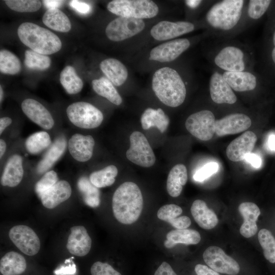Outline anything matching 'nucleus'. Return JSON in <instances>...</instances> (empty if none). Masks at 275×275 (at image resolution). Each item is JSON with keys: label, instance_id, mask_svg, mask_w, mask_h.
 <instances>
[{"label": "nucleus", "instance_id": "5", "mask_svg": "<svg viewBox=\"0 0 275 275\" xmlns=\"http://www.w3.org/2000/svg\"><path fill=\"white\" fill-rule=\"evenodd\" d=\"M107 9L119 17L140 19L154 17L159 12L157 5L150 0H114Z\"/></svg>", "mask_w": 275, "mask_h": 275}, {"label": "nucleus", "instance_id": "54", "mask_svg": "<svg viewBox=\"0 0 275 275\" xmlns=\"http://www.w3.org/2000/svg\"><path fill=\"white\" fill-rule=\"evenodd\" d=\"M268 146L270 150L275 151V134H271L268 139Z\"/></svg>", "mask_w": 275, "mask_h": 275}, {"label": "nucleus", "instance_id": "38", "mask_svg": "<svg viewBox=\"0 0 275 275\" xmlns=\"http://www.w3.org/2000/svg\"><path fill=\"white\" fill-rule=\"evenodd\" d=\"M51 143L48 133L45 131H39L31 134L25 141V147L31 154H37L47 148Z\"/></svg>", "mask_w": 275, "mask_h": 275}, {"label": "nucleus", "instance_id": "18", "mask_svg": "<svg viewBox=\"0 0 275 275\" xmlns=\"http://www.w3.org/2000/svg\"><path fill=\"white\" fill-rule=\"evenodd\" d=\"M24 114L33 122L45 129H50L54 125V120L49 112L37 100L28 98L21 103Z\"/></svg>", "mask_w": 275, "mask_h": 275}, {"label": "nucleus", "instance_id": "35", "mask_svg": "<svg viewBox=\"0 0 275 275\" xmlns=\"http://www.w3.org/2000/svg\"><path fill=\"white\" fill-rule=\"evenodd\" d=\"M60 81L66 92L69 94L80 92L84 86L82 80L71 66L65 67L61 71Z\"/></svg>", "mask_w": 275, "mask_h": 275}, {"label": "nucleus", "instance_id": "42", "mask_svg": "<svg viewBox=\"0 0 275 275\" xmlns=\"http://www.w3.org/2000/svg\"><path fill=\"white\" fill-rule=\"evenodd\" d=\"M7 6L11 10L19 12H33L40 9L41 3L36 0H7Z\"/></svg>", "mask_w": 275, "mask_h": 275}, {"label": "nucleus", "instance_id": "13", "mask_svg": "<svg viewBox=\"0 0 275 275\" xmlns=\"http://www.w3.org/2000/svg\"><path fill=\"white\" fill-rule=\"evenodd\" d=\"M214 62L218 67L227 72H241L245 69L244 53L234 46L223 47L215 56Z\"/></svg>", "mask_w": 275, "mask_h": 275}, {"label": "nucleus", "instance_id": "8", "mask_svg": "<svg viewBox=\"0 0 275 275\" xmlns=\"http://www.w3.org/2000/svg\"><path fill=\"white\" fill-rule=\"evenodd\" d=\"M215 119L213 113L202 110L190 115L185 121L187 131L197 139L207 141L215 132Z\"/></svg>", "mask_w": 275, "mask_h": 275}, {"label": "nucleus", "instance_id": "4", "mask_svg": "<svg viewBox=\"0 0 275 275\" xmlns=\"http://www.w3.org/2000/svg\"><path fill=\"white\" fill-rule=\"evenodd\" d=\"M244 1L224 0L215 3L208 10L206 19L213 28L229 31L239 22Z\"/></svg>", "mask_w": 275, "mask_h": 275}, {"label": "nucleus", "instance_id": "17", "mask_svg": "<svg viewBox=\"0 0 275 275\" xmlns=\"http://www.w3.org/2000/svg\"><path fill=\"white\" fill-rule=\"evenodd\" d=\"M209 90L211 99L216 103L232 104L237 101L233 90L218 72H214L210 76Z\"/></svg>", "mask_w": 275, "mask_h": 275}, {"label": "nucleus", "instance_id": "12", "mask_svg": "<svg viewBox=\"0 0 275 275\" xmlns=\"http://www.w3.org/2000/svg\"><path fill=\"white\" fill-rule=\"evenodd\" d=\"M190 45V41L186 38L164 42L151 49L149 59L162 63L173 61L186 51Z\"/></svg>", "mask_w": 275, "mask_h": 275}, {"label": "nucleus", "instance_id": "7", "mask_svg": "<svg viewBox=\"0 0 275 275\" xmlns=\"http://www.w3.org/2000/svg\"><path fill=\"white\" fill-rule=\"evenodd\" d=\"M129 140L130 147L126 153L127 159L143 167L153 166L155 156L144 134L140 131H134L130 135Z\"/></svg>", "mask_w": 275, "mask_h": 275}, {"label": "nucleus", "instance_id": "37", "mask_svg": "<svg viewBox=\"0 0 275 275\" xmlns=\"http://www.w3.org/2000/svg\"><path fill=\"white\" fill-rule=\"evenodd\" d=\"M118 174V169L114 165H109L104 169L91 173L90 180L98 188L105 187L112 185L115 181Z\"/></svg>", "mask_w": 275, "mask_h": 275}, {"label": "nucleus", "instance_id": "9", "mask_svg": "<svg viewBox=\"0 0 275 275\" xmlns=\"http://www.w3.org/2000/svg\"><path fill=\"white\" fill-rule=\"evenodd\" d=\"M145 27L143 19L119 16L107 24L105 34L110 40L119 42L135 36Z\"/></svg>", "mask_w": 275, "mask_h": 275}, {"label": "nucleus", "instance_id": "14", "mask_svg": "<svg viewBox=\"0 0 275 275\" xmlns=\"http://www.w3.org/2000/svg\"><path fill=\"white\" fill-rule=\"evenodd\" d=\"M194 29V24L188 21L164 20L154 25L151 29L150 34L156 40L164 41L188 34Z\"/></svg>", "mask_w": 275, "mask_h": 275}, {"label": "nucleus", "instance_id": "31", "mask_svg": "<svg viewBox=\"0 0 275 275\" xmlns=\"http://www.w3.org/2000/svg\"><path fill=\"white\" fill-rule=\"evenodd\" d=\"M26 268L24 258L15 252L6 253L0 261V271L3 275H19Z\"/></svg>", "mask_w": 275, "mask_h": 275}, {"label": "nucleus", "instance_id": "44", "mask_svg": "<svg viewBox=\"0 0 275 275\" xmlns=\"http://www.w3.org/2000/svg\"><path fill=\"white\" fill-rule=\"evenodd\" d=\"M271 2L269 0L250 1L248 9L249 17L253 19L261 18L269 8Z\"/></svg>", "mask_w": 275, "mask_h": 275}, {"label": "nucleus", "instance_id": "25", "mask_svg": "<svg viewBox=\"0 0 275 275\" xmlns=\"http://www.w3.org/2000/svg\"><path fill=\"white\" fill-rule=\"evenodd\" d=\"M182 208L175 204H167L161 207L157 213L159 219L170 224L176 229H184L190 226L191 221L187 216H179Z\"/></svg>", "mask_w": 275, "mask_h": 275}, {"label": "nucleus", "instance_id": "15", "mask_svg": "<svg viewBox=\"0 0 275 275\" xmlns=\"http://www.w3.org/2000/svg\"><path fill=\"white\" fill-rule=\"evenodd\" d=\"M252 125L250 118L242 113L229 114L215 121V133L219 136L235 134L247 130Z\"/></svg>", "mask_w": 275, "mask_h": 275}, {"label": "nucleus", "instance_id": "33", "mask_svg": "<svg viewBox=\"0 0 275 275\" xmlns=\"http://www.w3.org/2000/svg\"><path fill=\"white\" fill-rule=\"evenodd\" d=\"M42 21L48 28L57 32L66 33L71 29L69 19L59 9H48L43 16Z\"/></svg>", "mask_w": 275, "mask_h": 275}, {"label": "nucleus", "instance_id": "53", "mask_svg": "<svg viewBox=\"0 0 275 275\" xmlns=\"http://www.w3.org/2000/svg\"><path fill=\"white\" fill-rule=\"evenodd\" d=\"M202 1L200 0H187L185 1L186 6L191 9H195L199 6Z\"/></svg>", "mask_w": 275, "mask_h": 275}, {"label": "nucleus", "instance_id": "41", "mask_svg": "<svg viewBox=\"0 0 275 275\" xmlns=\"http://www.w3.org/2000/svg\"><path fill=\"white\" fill-rule=\"evenodd\" d=\"M258 240L263 250L265 258L270 263H275V239L271 233L266 229L258 233Z\"/></svg>", "mask_w": 275, "mask_h": 275}, {"label": "nucleus", "instance_id": "26", "mask_svg": "<svg viewBox=\"0 0 275 275\" xmlns=\"http://www.w3.org/2000/svg\"><path fill=\"white\" fill-rule=\"evenodd\" d=\"M100 68L107 78L116 86L122 85L128 77V72L126 66L117 59H105L100 63Z\"/></svg>", "mask_w": 275, "mask_h": 275}, {"label": "nucleus", "instance_id": "10", "mask_svg": "<svg viewBox=\"0 0 275 275\" xmlns=\"http://www.w3.org/2000/svg\"><path fill=\"white\" fill-rule=\"evenodd\" d=\"M205 262L217 272L229 275H236L240 267L236 260L226 254L219 247L211 246L203 254Z\"/></svg>", "mask_w": 275, "mask_h": 275}, {"label": "nucleus", "instance_id": "55", "mask_svg": "<svg viewBox=\"0 0 275 275\" xmlns=\"http://www.w3.org/2000/svg\"><path fill=\"white\" fill-rule=\"evenodd\" d=\"M75 271V266L74 265L71 268L70 267H66L65 268H61L60 270L59 269L58 271H56V273H74Z\"/></svg>", "mask_w": 275, "mask_h": 275}, {"label": "nucleus", "instance_id": "52", "mask_svg": "<svg viewBox=\"0 0 275 275\" xmlns=\"http://www.w3.org/2000/svg\"><path fill=\"white\" fill-rule=\"evenodd\" d=\"M12 119L8 117H2L0 119V134H1L7 127L12 123Z\"/></svg>", "mask_w": 275, "mask_h": 275}, {"label": "nucleus", "instance_id": "56", "mask_svg": "<svg viewBox=\"0 0 275 275\" xmlns=\"http://www.w3.org/2000/svg\"><path fill=\"white\" fill-rule=\"evenodd\" d=\"M6 149V144L4 140L1 139L0 140V157H2L4 154Z\"/></svg>", "mask_w": 275, "mask_h": 275}, {"label": "nucleus", "instance_id": "45", "mask_svg": "<svg viewBox=\"0 0 275 275\" xmlns=\"http://www.w3.org/2000/svg\"><path fill=\"white\" fill-rule=\"evenodd\" d=\"M218 169L216 162H210L198 170L194 175V179L196 181L202 182L215 173Z\"/></svg>", "mask_w": 275, "mask_h": 275}, {"label": "nucleus", "instance_id": "48", "mask_svg": "<svg viewBox=\"0 0 275 275\" xmlns=\"http://www.w3.org/2000/svg\"><path fill=\"white\" fill-rule=\"evenodd\" d=\"M154 275H177L170 265L163 262L155 272Z\"/></svg>", "mask_w": 275, "mask_h": 275}, {"label": "nucleus", "instance_id": "36", "mask_svg": "<svg viewBox=\"0 0 275 275\" xmlns=\"http://www.w3.org/2000/svg\"><path fill=\"white\" fill-rule=\"evenodd\" d=\"M77 186L86 204L93 208L99 205L100 203L99 190L90 180L86 177H81L78 181Z\"/></svg>", "mask_w": 275, "mask_h": 275}, {"label": "nucleus", "instance_id": "30", "mask_svg": "<svg viewBox=\"0 0 275 275\" xmlns=\"http://www.w3.org/2000/svg\"><path fill=\"white\" fill-rule=\"evenodd\" d=\"M66 147L65 138L64 136L58 137L39 162L37 172L41 174L49 170L63 155Z\"/></svg>", "mask_w": 275, "mask_h": 275}, {"label": "nucleus", "instance_id": "6", "mask_svg": "<svg viewBox=\"0 0 275 275\" xmlns=\"http://www.w3.org/2000/svg\"><path fill=\"white\" fill-rule=\"evenodd\" d=\"M68 119L75 126L85 129L98 127L103 116L93 105L86 102H76L70 104L66 109Z\"/></svg>", "mask_w": 275, "mask_h": 275}, {"label": "nucleus", "instance_id": "27", "mask_svg": "<svg viewBox=\"0 0 275 275\" xmlns=\"http://www.w3.org/2000/svg\"><path fill=\"white\" fill-rule=\"evenodd\" d=\"M190 211L196 223L203 229H211L218 223L216 214L201 200H196L193 202Z\"/></svg>", "mask_w": 275, "mask_h": 275}, {"label": "nucleus", "instance_id": "3", "mask_svg": "<svg viewBox=\"0 0 275 275\" xmlns=\"http://www.w3.org/2000/svg\"><path fill=\"white\" fill-rule=\"evenodd\" d=\"M17 34L23 44L44 55L54 53L62 48V42L55 34L32 22L21 23Z\"/></svg>", "mask_w": 275, "mask_h": 275}, {"label": "nucleus", "instance_id": "21", "mask_svg": "<svg viewBox=\"0 0 275 275\" xmlns=\"http://www.w3.org/2000/svg\"><path fill=\"white\" fill-rule=\"evenodd\" d=\"M243 217V223L240 228V234L245 238L254 236L258 230L256 222L260 214L258 206L252 202H243L238 207Z\"/></svg>", "mask_w": 275, "mask_h": 275}, {"label": "nucleus", "instance_id": "22", "mask_svg": "<svg viewBox=\"0 0 275 275\" xmlns=\"http://www.w3.org/2000/svg\"><path fill=\"white\" fill-rule=\"evenodd\" d=\"M71 193L69 183L65 180H61L44 193L40 198L45 207L52 209L68 200Z\"/></svg>", "mask_w": 275, "mask_h": 275}, {"label": "nucleus", "instance_id": "39", "mask_svg": "<svg viewBox=\"0 0 275 275\" xmlns=\"http://www.w3.org/2000/svg\"><path fill=\"white\" fill-rule=\"evenodd\" d=\"M21 69V62L16 55L8 50L3 49L0 51L1 73L14 75L18 73Z\"/></svg>", "mask_w": 275, "mask_h": 275}, {"label": "nucleus", "instance_id": "49", "mask_svg": "<svg viewBox=\"0 0 275 275\" xmlns=\"http://www.w3.org/2000/svg\"><path fill=\"white\" fill-rule=\"evenodd\" d=\"M195 270L197 275H219L212 269L200 264L196 265Z\"/></svg>", "mask_w": 275, "mask_h": 275}, {"label": "nucleus", "instance_id": "51", "mask_svg": "<svg viewBox=\"0 0 275 275\" xmlns=\"http://www.w3.org/2000/svg\"><path fill=\"white\" fill-rule=\"evenodd\" d=\"M64 1L59 0L43 1V4L48 9H59L63 4Z\"/></svg>", "mask_w": 275, "mask_h": 275}, {"label": "nucleus", "instance_id": "29", "mask_svg": "<svg viewBox=\"0 0 275 275\" xmlns=\"http://www.w3.org/2000/svg\"><path fill=\"white\" fill-rule=\"evenodd\" d=\"M141 123L142 128L145 130L156 127L161 132H163L169 126L170 119L160 108L156 109L148 108L141 116Z\"/></svg>", "mask_w": 275, "mask_h": 275}, {"label": "nucleus", "instance_id": "46", "mask_svg": "<svg viewBox=\"0 0 275 275\" xmlns=\"http://www.w3.org/2000/svg\"><path fill=\"white\" fill-rule=\"evenodd\" d=\"M91 273V275H122L109 264L100 261L93 263Z\"/></svg>", "mask_w": 275, "mask_h": 275}, {"label": "nucleus", "instance_id": "24", "mask_svg": "<svg viewBox=\"0 0 275 275\" xmlns=\"http://www.w3.org/2000/svg\"><path fill=\"white\" fill-rule=\"evenodd\" d=\"M23 169L22 157L15 154L8 159L1 177V184L3 186L15 187L22 179Z\"/></svg>", "mask_w": 275, "mask_h": 275}, {"label": "nucleus", "instance_id": "40", "mask_svg": "<svg viewBox=\"0 0 275 275\" xmlns=\"http://www.w3.org/2000/svg\"><path fill=\"white\" fill-rule=\"evenodd\" d=\"M51 59L44 55L32 50L25 51L24 64L30 69L42 71L48 68L51 65Z\"/></svg>", "mask_w": 275, "mask_h": 275}, {"label": "nucleus", "instance_id": "57", "mask_svg": "<svg viewBox=\"0 0 275 275\" xmlns=\"http://www.w3.org/2000/svg\"><path fill=\"white\" fill-rule=\"evenodd\" d=\"M272 43L274 47L271 51V57L273 62L275 64V30L273 34Z\"/></svg>", "mask_w": 275, "mask_h": 275}, {"label": "nucleus", "instance_id": "47", "mask_svg": "<svg viewBox=\"0 0 275 275\" xmlns=\"http://www.w3.org/2000/svg\"><path fill=\"white\" fill-rule=\"evenodd\" d=\"M69 4L71 7L81 14H89L91 11V6L85 2L73 0L70 2Z\"/></svg>", "mask_w": 275, "mask_h": 275}, {"label": "nucleus", "instance_id": "34", "mask_svg": "<svg viewBox=\"0 0 275 275\" xmlns=\"http://www.w3.org/2000/svg\"><path fill=\"white\" fill-rule=\"evenodd\" d=\"M94 91L99 95L106 98L113 104L119 105L122 99L112 82L106 77H101L92 81Z\"/></svg>", "mask_w": 275, "mask_h": 275}, {"label": "nucleus", "instance_id": "58", "mask_svg": "<svg viewBox=\"0 0 275 275\" xmlns=\"http://www.w3.org/2000/svg\"><path fill=\"white\" fill-rule=\"evenodd\" d=\"M3 97V91L2 86H0V101L1 102L2 101Z\"/></svg>", "mask_w": 275, "mask_h": 275}, {"label": "nucleus", "instance_id": "19", "mask_svg": "<svg viewBox=\"0 0 275 275\" xmlns=\"http://www.w3.org/2000/svg\"><path fill=\"white\" fill-rule=\"evenodd\" d=\"M95 141L91 135L73 134L68 141V149L71 156L80 162H86L92 156Z\"/></svg>", "mask_w": 275, "mask_h": 275}, {"label": "nucleus", "instance_id": "1", "mask_svg": "<svg viewBox=\"0 0 275 275\" xmlns=\"http://www.w3.org/2000/svg\"><path fill=\"white\" fill-rule=\"evenodd\" d=\"M143 199L139 186L134 182H125L115 191L112 199L114 215L120 223L129 225L139 218Z\"/></svg>", "mask_w": 275, "mask_h": 275}, {"label": "nucleus", "instance_id": "43", "mask_svg": "<svg viewBox=\"0 0 275 275\" xmlns=\"http://www.w3.org/2000/svg\"><path fill=\"white\" fill-rule=\"evenodd\" d=\"M57 173L54 171H49L46 173L35 185V191L40 198L41 196L51 188L58 181Z\"/></svg>", "mask_w": 275, "mask_h": 275}, {"label": "nucleus", "instance_id": "2", "mask_svg": "<svg viewBox=\"0 0 275 275\" xmlns=\"http://www.w3.org/2000/svg\"><path fill=\"white\" fill-rule=\"evenodd\" d=\"M152 89L165 105L176 107L185 100L186 89L181 77L175 69L163 67L156 70L152 80Z\"/></svg>", "mask_w": 275, "mask_h": 275}, {"label": "nucleus", "instance_id": "20", "mask_svg": "<svg viewBox=\"0 0 275 275\" xmlns=\"http://www.w3.org/2000/svg\"><path fill=\"white\" fill-rule=\"evenodd\" d=\"M70 234L68 238L67 248L72 255L82 257L90 251L92 240L86 228L81 226L70 228Z\"/></svg>", "mask_w": 275, "mask_h": 275}, {"label": "nucleus", "instance_id": "28", "mask_svg": "<svg viewBox=\"0 0 275 275\" xmlns=\"http://www.w3.org/2000/svg\"><path fill=\"white\" fill-rule=\"evenodd\" d=\"M187 181V172L185 166L178 164L170 171L167 181V189L168 194L173 197H178Z\"/></svg>", "mask_w": 275, "mask_h": 275}, {"label": "nucleus", "instance_id": "11", "mask_svg": "<svg viewBox=\"0 0 275 275\" xmlns=\"http://www.w3.org/2000/svg\"><path fill=\"white\" fill-rule=\"evenodd\" d=\"M9 236L15 246L28 256H34L40 248L39 238L35 231L24 225H17L12 227Z\"/></svg>", "mask_w": 275, "mask_h": 275}, {"label": "nucleus", "instance_id": "50", "mask_svg": "<svg viewBox=\"0 0 275 275\" xmlns=\"http://www.w3.org/2000/svg\"><path fill=\"white\" fill-rule=\"evenodd\" d=\"M244 159L255 168H259L261 166V158L254 153H250L245 156Z\"/></svg>", "mask_w": 275, "mask_h": 275}, {"label": "nucleus", "instance_id": "16", "mask_svg": "<svg viewBox=\"0 0 275 275\" xmlns=\"http://www.w3.org/2000/svg\"><path fill=\"white\" fill-rule=\"evenodd\" d=\"M257 138L255 133L247 131L233 140L226 149L227 157L232 161H239L251 153Z\"/></svg>", "mask_w": 275, "mask_h": 275}, {"label": "nucleus", "instance_id": "32", "mask_svg": "<svg viewBox=\"0 0 275 275\" xmlns=\"http://www.w3.org/2000/svg\"><path fill=\"white\" fill-rule=\"evenodd\" d=\"M164 245L167 248H172L178 243L196 244L201 240L200 233L193 229H175L169 232Z\"/></svg>", "mask_w": 275, "mask_h": 275}, {"label": "nucleus", "instance_id": "23", "mask_svg": "<svg viewBox=\"0 0 275 275\" xmlns=\"http://www.w3.org/2000/svg\"><path fill=\"white\" fill-rule=\"evenodd\" d=\"M222 75L232 89L236 92L252 91L256 87L257 78L251 72L225 71Z\"/></svg>", "mask_w": 275, "mask_h": 275}]
</instances>
